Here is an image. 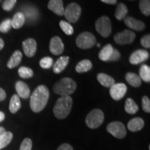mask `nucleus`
Listing matches in <instances>:
<instances>
[{"instance_id": "obj_1", "label": "nucleus", "mask_w": 150, "mask_h": 150, "mask_svg": "<svg viewBox=\"0 0 150 150\" xmlns=\"http://www.w3.org/2000/svg\"><path fill=\"white\" fill-rule=\"evenodd\" d=\"M50 92L44 85L38 86L33 92L30 99V108L34 112H39L44 109L47 104Z\"/></svg>"}, {"instance_id": "obj_2", "label": "nucleus", "mask_w": 150, "mask_h": 150, "mask_svg": "<svg viewBox=\"0 0 150 150\" xmlns=\"http://www.w3.org/2000/svg\"><path fill=\"white\" fill-rule=\"evenodd\" d=\"M72 103L70 96H62L58 99L53 110L55 117L61 120L67 117L72 109Z\"/></svg>"}, {"instance_id": "obj_3", "label": "nucleus", "mask_w": 150, "mask_h": 150, "mask_svg": "<svg viewBox=\"0 0 150 150\" xmlns=\"http://www.w3.org/2000/svg\"><path fill=\"white\" fill-rule=\"evenodd\" d=\"M76 84L71 78L65 77L57 81L54 85V92L61 96H70L75 92Z\"/></svg>"}, {"instance_id": "obj_4", "label": "nucleus", "mask_w": 150, "mask_h": 150, "mask_svg": "<svg viewBox=\"0 0 150 150\" xmlns=\"http://www.w3.org/2000/svg\"><path fill=\"white\" fill-rule=\"evenodd\" d=\"M104 120V112L102 110L95 108L91 110L86 117V124L89 128L97 129L102 125Z\"/></svg>"}, {"instance_id": "obj_5", "label": "nucleus", "mask_w": 150, "mask_h": 150, "mask_svg": "<svg viewBox=\"0 0 150 150\" xmlns=\"http://www.w3.org/2000/svg\"><path fill=\"white\" fill-rule=\"evenodd\" d=\"M95 29L102 36L108 37L112 32L111 22L107 16H102L95 22Z\"/></svg>"}, {"instance_id": "obj_6", "label": "nucleus", "mask_w": 150, "mask_h": 150, "mask_svg": "<svg viewBox=\"0 0 150 150\" xmlns=\"http://www.w3.org/2000/svg\"><path fill=\"white\" fill-rule=\"evenodd\" d=\"M96 42V38L95 35L93 33L86 31L79 35L76 39V44L78 47L83 50L92 48Z\"/></svg>"}, {"instance_id": "obj_7", "label": "nucleus", "mask_w": 150, "mask_h": 150, "mask_svg": "<svg viewBox=\"0 0 150 150\" xmlns=\"http://www.w3.org/2000/svg\"><path fill=\"white\" fill-rule=\"evenodd\" d=\"M81 14V8L78 4L72 2L64 9V16L69 23H75L79 20Z\"/></svg>"}, {"instance_id": "obj_8", "label": "nucleus", "mask_w": 150, "mask_h": 150, "mask_svg": "<svg viewBox=\"0 0 150 150\" xmlns=\"http://www.w3.org/2000/svg\"><path fill=\"white\" fill-rule=\"evenodd\" d=\"M106 130L112 136L119 139H122L127 135V130L123 123L120 122H112L108 124Z\"/></svg>"}, {"instance_id": "obj_9", "label": "nucleus", "mask_w": 150, "mask_h": 150, "mask_svg": "<svg viewBox=\"0 0 150 150\" xmlns=\"http://www.w3.org/2000/svg\"><path fill=\"white\" fill-rule=\"evenodd\" d=\"M136 38V34L134 32L131 31V30H124L116 33L114 36V40L118 45H127L131 44L134 42Z\"/></svg>"}, {"instance_id": "obj_10", "label": "nucleus", "mask_w": 150, "mask_h": 150, "mask_svg": "<svg viewBox=\"0 0 150 150\" xmlns=\"http://www.w3.org/2000/svg\"><path fill=\"white\" fill-rule=\"evenodd\" d=\"M127 91V87L125 83H115L110 88V97L114 100H120L126 95Z\"/></svg>"}, {"instance_id": "obj_11", "label": "nucleus", "mask_w": 150, "mask_h": 150, "mask_svg": "<svg viewBox=\"0 0 150 150\" xmlns=\"http://www.w3.org/2000/svg\"><path fill=\"white\" fill-rule=\"evenodd\" d=\"M149 57V54L144 50H138L133 52L129 57V63L132 65H138L147 61Z\"/></svg>"}, {"instance_id": "obj_12", "label": "nucleus", "mask_w": 150, "mask_h": 150, "mask_svg": "<svg viewBox=\"0 0 150 150\" xmlns=\"http://www.w3.org/2000/svg\"><path fill=\"white\" fill-rule=\"evenodd\" d=\"M22 47L27 57H33L37 50V42L33 38H28L22 42Z\"/></svg>"}, {"instance_id": "obj_13", "label": "nucleus", "mask_w": 150, "mask_h": 150, "mask_svg": "<svg viewBox=\"0 0 150 150\" xmlns=\"http://www.w3.org/2000/svg\"><path fill=\"white\" fill-rule=\"evenodd\" d=\"M50 50L54 55H59L64 50V45L59 37L54 36L51 39L50 44Z\"/></svg>"}, {"instance_id": "obj_14", "label": "nucleus", "mask_w": 150, "mask_h": 150, "mask_svg": "<svg viewBox=\"0 0 150 150\" xmlns=\"http://www.w3.org/2000/svg\"><path fill=\"white\" fill-rule=\"evenodd\" d=\"M124 22L127 27L135 31H140L145 29V24H144V22L139 20H136L131 16L126 17L124 19Z\"/></svg>"}, {"instance_id": "obj_15", "label": "nucleus", "mask_w": 150, "mask_h": 150, "mask_svg": "<svg viewBox=\"0 0 150 150\" xmlns=\"http://www.w3.org/2000/svg\"><path fill=\"white\" fill-rule=\"evenodd\" d=\"M47 6L50 11L58 16H62L64 14L63 0H50Z\"/></svg>"}, {"instance_id": "obj_16", "label": "nucleus", "mask_w": 150, "mask_h": 150, "mask_svg": "<svg viewBox=\"0 0 150 150\" xmlns=\"http://www.w3.org/2000/svg\"><path fill=\"white\" fill-rule=\"evenodd\" d=\"M16 90L19 97L27 99L30 96V89L27 83L21 81H18L16 83Z\"/></svg>"}, {"instance_id": "obj_17", "label": "nucleus", "mask_w": 150, "mask_h": 150, "mask_svg": "<svg viewBox=\"0 0 150 150\" xmlns=\"http://www.w3.org/2000/svg\"><path fill=\"white\" fill-rule=\"evenodd\" d=\"M69 60H70V58L68 56H61L54 63L53 66L54 72L56 74H59L63 72L68 65Z\"/></svg>"}, {"instance_id": "obj_18", "label": "nucleus", "mask_w": 150, "mask_h": 150, "mask_svg": "<svg viewBox=\"0 0 150 150\" xmlns=\"http://www.w3.org/2000/svg\"><path fill=\"white\" fill-rule=\"evenodd\" d=\"M144 125H145V122H144V120L142 118L135 117L131 119L129 122L127 127H128V129L130 131L136 132V131L141 130L143 128Z\"/></svg>"}, {"instance_id": "obj_19", "label": "nucleus", "mask_w": 150, "mask_h": 150, "mask_svg": "<svg viewBox=\"0 0 150 150\" xmlns=\"http://www.w3.org/2000/svg\"><path fill=\"white\" fill-rule=\"evenodd\" d=\"M97 79L101 85L106 88H110L113 84L115 83L113 78L104 73H99L97 74Z\"/></svg>"}, {"instance_id": "obj_20", "label": "nucleus", "mask_w": 150, "mask_h": 150, "mask_svg": "<svg viewBox=\"0 0 150 150\" xmlns=\"http://www.w3.org/2000/svg\"><path fill=\"white\" fill-rule=\"evenodd\" d=\"M22 59V52L19 50H16L13 52V55L9 59L8 63H7V67L9 69H13L14 67L18 66V65L21 63Z\"/></svg>"}, {"instance_id": "obj_21", "label": "nucleus", "mask_w": 150, "mask_h": 150, "mask_svg": "<svg viewBox=\"0 0 150 150\" xmlns=\"http://www.w3.org/2000/svg\"><path fill=\"white\" fill-rule=\"evenodd\" d=\"M24 23H25V17L22 12H18L15 14L13 18L11 20V26L16 29H20Z\"/></svg>"}, {"instance_id": "obj_22", "label": "nucleus", "mask_w": 150, "mask_h": 150, "mask_svg": "<svg viewBox=\"0 0 150 150\" xmlns=\"http://www.w3.org/2000/svg\"><path fill=\"white\" fill-rule=\"evenodd\" d=\"M125 79L129 85L137 88L141 85V79L138 74L133 72H128L125 75Z\"/></svg>"}, {"instance_id": "obj_23", "label": "nucleus", "mask_w": 150, "mask_h": 150, "mask_svg": "<svg viewBox=\"0 0 150 150\" xmlns=\"http://www.w3.org/2000/svg\"><path fill=\"white\" fill-rule=\"evenodd\" d=\"M21 108V102L18 95H13L11 97L9 103V110L11 113H16Z\"/></svg>"}, {"instance_id": "obj_24", "label": "nucleus", "mask_w": 150, "mask_h": 150, "mask_svg": "<svg viewBox=\"0 0 150 150\" xmlns=\"http://www.w3.org/2000/svg\"><path fill=\"white\" fill-rule=\"evenodd\" d=\"M13 135L11 131H4L0 135V149L8 146L12 141Z\"/></svg>"}, {"instance_id": "obj_25", "label": "nucleus", "mask_w": 150, "mask_h": 150, "mask_svg": "<svg viewBox=\"0 0 150 150\" xmlns=\"http://www.w3.org/2000/svg\"><path fill=\"white\" fill-rule=\"evenodd\" d=\"M92 67H93V64H92L91 61L88 59H85L83 61H81L76 65L75 70L78 73H83L88 72L89 70H91Z\"/></svg>"}, {"instance_id": "obj_26", "label": "nucleus", "mask_w": 150, "mask_h": 150, "mask_svg": "<svg viewBox=\"0 0 150 150\" xmlns=\"http://www.w3.org/2000/svg\"><path fill=\"white\" fill-rule=\"evenodd\" d=\"M127 13H128V8L127 6L124 3H120L117 6V8L115 13V18L120 21L126 18Z\"/></svg>"}, {"instance_id": "obj_27", "label": "nucleus", "mask_w": 150, "mask_h": 150, "mask_svg": "<svg viewBox=\"0 0 150 150\" xmlns=\"http://www.w3.org/2000/svg\"><path fill=\"white\" fill-rule=\"evenodd\" d=\"M113 47L111 45L108 44L103 47L99 53V58L102 61H108L110 55H111Z\"/></svg>"}, {"instance_id": "obj_28", "label": "nucleus", "mask_w": 150, "mask_h": 150, "mask_svg": "<svg viewBox=\"0 0 150 150\" xmlns=\"http://www.w3.org/2000/svg\"><path fill=\"white\" fill-rule=\"evenodd\" d=\"M125 110L129 114H135L138 112V106L132 99L128 98L125 105Z\"/></svg>"}, {"instance_id": "obj_29", "label": "nucleus", "mask_w": 150, "mask_h": 150, "mask_svg": "<svg viewBox=\"0 0 150 150\" xmlns=\"http://www.w3.org/2000/svg\"><path fill=\"white\" fill-rule=\"evenodd\" d=\"M140 78L145 82L149 83L150 81V67L147 65H142L140 67Z\"/></svg>"}, {"instance_id": "obj_30", "label": "nucleus", "mask_w": 150, "mask_h": 150, "mask_svg": "<svg viewBox=\"0 0 150 150\" xmlns=\"http://www.w3.org/2000/svg\"><path fill=\"white\" fill-rule=\"evenodd\" d=\"M24 17L27 16L29 20H35L38 16V11L33 6H27L24 8Z\"/></svg>"}, {"instance_id": "obj_31", "label": "nucleus", "mask_w": 150, "mask_h": 150, "mask_svg": "<svg viewBox=\"0 0 150 150\" xmlns=\"http://www.w3.org/2000/svg\"><path fill=\"white\" fill-rule=\"evenodd\" d=\"M139 8L144 16H149L150 15V0H140Z\"/></svg>"}, {"instance_id": "obj_32", "label": "nucleus", "mask_w": 150, "mask_h": 150, "mask_svg": "<svg viewBox=\"0 0 150 150\" xmlns=\"http://www.w3.org/2000/svg\"><path fill=\"white\" fill-rule=\"evenodd\" d=\"M18 74L22 79H29L33 76V72L29 67L22 66L19 68Z\"/></svg>"}, {"instance_id": "obj_33", "label": "nucleus", "mask_w": 150, "mask_h": 150, "mask_svg": "<svg viewBox=\"0 0 150 150\" xmlns=\"http://www.w3.org/2000/svg\"><path fill=\"white\" fill-rule=\"evenodd\" d=\"M60 27L62 31L67 35H71L74 33V29H73L72 26L69 22L64 21V20L60 22Z\"/></svg>"}, {"instance_id": "obj_34", "label": "nucleus", "mask_w": 150, "mask_h": 150, "mask_svg": "<svg viewBox=\"0 0 150 150\" xmlns=\"http://www.w3.org/2000/svg\"><path fill=\"white\" fill-rule=\"evenodd\" d=\"M54 61L51 57H47L42 58L40 61V66L42 69H50L52 65H53Z\"/></svg>"}, {"instance_id": "obj_35", "label": "nucleus", "mask_w": 150, "mask_h": 150, "mask_svg": "<svg viewBox=\"0 0 150 150\" xmlns=\"http://www.w3.org/2000/svg\"><path fill=\"white\" fill-rule=\"evenodd\" d=\"M11 27V20L6 19L0 24V31L2 33H7L10 31Z\"/></svg>"}, {"instance_id": "obj_36", "label": "nucleus", "mask_w": 150, "mask_h": 150, "mask_svg": "<svg viewBox=\"0 0 150 150\" xmlns=\"http://www.w3.org/2000/svg\"><path fill=\"white\" fill-rule=\"evenodd\" d=\"M17 0H4L2 4V8L6 11H10L14 8Z\"/></svg>"}, {"instance_id": "obj_37", "label": "nucleus", "mask_w": 150, "mask_h": 150, "mask_svg": "<svg viewBox=\"0 0 150 150\" xmlns=\"http://www.w3.org/2000/svg\"><path fill=\"white\" fill-rule=\"evenodd\" d=\"M32 149V141L29 138H25L22 142L20 147V150H31Z\"/></svg>"}, {"instance_id": "obj_38", "label": "nucleus", "mask_w": 150, "mask_h": 150, "mask_svg": "<svg viewBox=\"0 0 150 150\" xmlns=\"http://www.w3.org/2000/svg\"><path fill=\"white\" fill-rule=\"evenodd\" d=\"M142 109L146 112H150V100L147 96H144L142 99Z\"/></svg>"}, {"instance_id": "obj_39", "label": "nucleus", "mask_w": 150, "mask_h": 150, "mask_svg": "<svg viewBox=\"0 0 150 150\" xmlns=\"http://www.w3.org/2000/svg\"><path fill=\"white\" fill-rule=\"evenodd\" d=\"M140 44L142 47L145 48L149 49L150 47V35L149 34L144 35L143 37L140 39Z\"/></svg>"}, {"instance_id": "obj_40", "label": "nucleus", "mask_w": 150, "mask_h": 150, "mask_svg": "<svg viewBox=\"0 0 150 150\" xmlns=\"http://www.w3.org/2000/svg\"><path fill=\"white\" fill-rule=\"evenodd\" d=\"M120 56L121 55H120V52L118 51L117 50H116V49L113 48V50H112L111 55H110L109 59H108V61H118V60L120 59Z\"/></svg>"}, {"instance_id": "obj_41", "label": "nucleus", "mask_w": 150, "mask_h": 150, "mask_svg": "<svg viewBox=\"0 0 150 150\" xmlns=\"http://www.w3.org/2000/svg\"><path fill=\"white\" fill-rule=\"evenodd\" d=\"M57 150H74L72 146L70 144L67 143H63L61 145H60Z\"/></svg>"}, {"instance_id": "obj_42", "label": "nucleus", "mask_w": 150, "mask_h": 150, "mask_svg": "<svg viewBox=\"0 0 150 150\" xmlns=\"http://www.w3.org/2000/svg\"><path fill=\"white\" fill-rule=\"evenodd\" d=\"M6 97V93L1 88H0V102L4 101Z\"/></svg>"}, {"instance_id": "obj_43", "label": "nucleus", "mask_w": 150, "mask_h": 150, "mask_svg": "<svg viewBox=\"0 0 150 150\" xmlns=\"http://www.w3.org/2000/svg\"><path fill=\"white\" fill-rule=\"evenodd\" d=\"M103 3L106 4H110L114 5L117 2V0H100Z\"/></svg>"}, {"instance_id": "obj_44", "label": "nucleus", "mask_w": 150, "mask_h": 150, "mask_svg": "<svg viewBox=\"0 0 150 150\" xmlns=\"http://www.w3.org/2000/svg\"><path fill=\"white\" fill-rule=\"evenodd\" d=\"M5 119V114L2 111H0V122L4 121Z\"/></svg>"}, {"instance_id": "obj_45", "label": "nucleus", "mask_w": 150, "mask_h": 150, "mask_svg": "<svg viewBox=\"0 0 150 150\" xmlns=\"http://www.w3.org/2000/svg\"><path fill=\"white\" fill-rule=\"evenodd\" d=\"M4 47V40L0 38V50H2Z\"/></svg>"}, {"instance_id": "obj_46", "label": "nucleus", "mask_w": 150, "mask_h": 150, "mask_svg": "<svg viewBox=\"0 0 150 150\" xmlns=\"http://www.w3.org/2000/svg\"><path fill=\"white\" fill-rule=\"evenodd\" d=\"M4 131H5V129L2 127H0V135L2 134L3 132H4Z\"/></svg>"}, {"instance_id": "obj_47", "label": "nucleus", "mask_w": 150, "mask_h": 150, "mask_svg": "<svg viewBox=\"0 0 150 150\" xmlns=\"http://www.w3.org/2000/svg\"><path fill=\"white\" fill-rule=\"evenodd\" d=\"M97 47H100V46H101V45H100V44H99V43H98V44H97Z\"/></svg>"}, {"instance_id": "obj_48", "label": "nucleus", "mask_w": 150, "mask_h": 150, "mask_svg": "<svg viewBox=\"0 0 150 150\" xmlns=\"http://www.w3.org/2000/svg\"><path fill=\"white\" fill-rule=\"evenodd\" d=\"M129 1H135V0H129Z\"/></svg>"}, {"instance_id": "obj_49", "label": "nucleus", "mask_w": 150, "mask_h": 150, "mask_svg": "<svg viewBox=\"0 0 150 150\" xmlns=\"http://www.w3.org/2000/svg\"><path fill=\"white\" fill-rule=\"evenodd\" d=\"M1 1H2V0H0V3H1Z\"/></svg>"}]
</instances>
